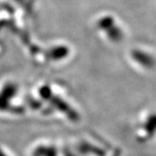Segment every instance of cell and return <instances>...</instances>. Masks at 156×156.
<instances>
[{"instance_id": "cell-1", "label": "cell", "mask_w": 156, "mask_h": 156, "mask_svg": "<svg viewBox=\"0 0 156 156\" xmlns=\"http://www.w3.org/2000/svg\"><path fill=\"white\" fill-rule=\"evenodd\" d=\"M17 92V86L14 83H7L3 87L0 91V111L4 112L8 110L10 108V101Z\"/></svg>"}, {"instance_id": "cell-2", "label": "cell", "mask_w": 156, "mask_h": 156, "mask_svg": "<svg viewBox=\"0 0 156 156\" xmlns=\"http://www.w3.org/2000/svg\"><path fill=\"white\" fill-rule=\"evenodd\" d=\"M69 50L66 46H56L49 51V57L53 60H61L69 55Z\"/></svg>"}, {"instance_id": "cell-3", "label": "cell", "mask_w": 156, "mask_h": 156, "mask_svg": "<svg viewBox=\"0 0 156 156\" xmlns=\"http://www.w3.org/2000/svg\"><path fill=\"white\" fill-rule=\"evenodd\" d=\"M55 147L51 145H40L34 149L32 156H58Z\"/></svg>"}, {"instance_id": "cell-4", "label": "cell", "mask_w": 156, "mask_h": 156, "mask_svg": "<svg viewBox=\"0 0 156 156\" xmlns=\"http://www.w3.org/2000/svg\"><path fill=\"white\" fill-rule=\"evenodd\" d=\"M0 156H9L8 155V154H6V152L3 150L1 147H0Z\"/></svg>"}, {"instance_id": "cell-5", "label": "cell", "mask_w": 156, "mask_h": 156, "mask_svg": "<svg viewBox=\"0 0 156 156\" xmlns=\"http://www.w3.org/2000/svg\"><path fill=\"white\" fill-rule=\"evenodd\" d=\"M18 1H20V0H18Z\"/></svg>"}]
</instances>
